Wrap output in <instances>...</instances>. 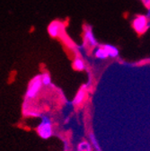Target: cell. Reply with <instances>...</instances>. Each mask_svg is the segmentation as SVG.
I'll return each instance as SVG.
<instances>
[{
  "instance_id": "obj_1",
  "label": "cell",
  "mask_w": 150,
  "mask_h": 151,
  "mask_svg": "<svg viewBox=\"0 0 150 151\" xmlns=\"http://www.w3.org/2000/svg\"><path fill=\"white\" fill-rule=\"evenodd\" d=\"M43 84L42 81V75H37L28 84V87L26 89V93H25V97L26 100L31 101L35 99L42 90Z\"/></svg>"
},
{
  "instance_id": "obj_2",
  "label": "cell",
  "mask_w": 150,
  "mask_h": 151,
  "mask_svg": "<svg viewBox=\"0 0 150 151\" xmlns=\"http://www.w3.org/2000/svg\"><path fill=\"white\" fill-rule=\"evenodd\" d=\"M38 135L43 139H49L53 135V124L49 116H42V122L36 127Z\"/></svg>"
},
{
  "instance_id": "obj_3",
  "label": "cell",
  "mask_w": 150,
  "mask_h": 151,
  "mask_svg": "<svg viewBox=\"0 0 150 151\" xmlns=\"http://www.w3.org/2000/svg\"><path fill=\"white\" fill-rule=\"evenodd\" d=\"M132 27L138 34H144L148 29L147 17L143 14H138L132 21Z\"/></svg>"
},
{
  "instance_id": "obj_4",
  "label": "cell",
  "mask_w": 150,
  "mask_h": 151,
  "mask_svg": "<svg viewBox=\"0 0 150 151\" xmlns=\"http://www.w3.org/2000/svg\"><path fill=\"white\" fill-rule=\"evenodd\" d=\"M84 42L85 44L89 48L95 49L96 47H98V42L90 25H85L84 28Z\"/></svg>"
},
{
  "instance_id": "obj_5",
  "label": "cell",
  "mask_w": 150,
  "mask_h": 151,
  "mask_svg": "<svg viewBox=\"0 0 150 151\" xmlns=\"http://www.w3.org/2000/svg\"><path fill=\"white\" fill-rule=\"evenodd\" d=\"M64 30V24L59 21H53L48 26V32L52 38H57Z\"/></svg>"
},
{
  "instance_id": "obj_6",
  "label": "cell",
  "mask_w": 150,
  "mask_h": 151,
  "mask_svg": "<svg viewBox=\"0 0 150 151\" xmlns=\"http://www.w3.org/2000/svg\"><path fill=\"white\" fill-rule=\"evenodd\" d=\"M86 94H87V86L83 85L79 88L78 93H76V96H75V97L73 99V104L76 106L81 105L86 98Z\"/></svg>"
},
{
  "instance_id": "obj_7",
  "label": "cell",
  "mask_w": 150,
  "mask_h": 151,
  "mask_svg": "<svg viewBox=\"0 0 150 151\" xmlns=\"http://www.w3.org/2000/svg\"><path fill=\"white\" fill-rule=\"evenodd\" d=\"M103 47L106 50L109 58L115 59V58H117V57H119L120 51H119V50H118V48L116 46L111 45V44H104V45H103Z\"/></svg>"
},
{
  "instance_id": "obj_8",
  "label": "cell",
  "mask_w": 150,
  "mask_h": 151,
  "mask_svg": "<svg viewBox=\"0 0 150 151\" xmlns=\"http://www.w3.org/2000/svg\"><path fill=\"white\" fill-rule=\"evenodd\" d=\"M93 56H95V58L98 59V60H106V59L109 58V56H108L106 50H104V48L103 46L96 47L95 50H93Z\"/></svg>"
},
{
  "instance_id": "obj_9",
  "label": "cell",
  "mask_w": 150,
  "mask_h": 151,
  "mask_svg": "<svg viewBox=\"0 0 150 151\" xmlns=\"http://www.w3.org/2000/svg\"><path fill=\"white\" fill-rule=\"evenodd\" d=\"M72 66L74 69L77 71H84L85 69V63L80 57H76V58H75V60H73Z\"/></svg>"
},
{
  "instance_id": "obj_10",
  "label": "cell",
  "mask_w": 150,
  "mask_h": 151,
  "mask_svg": "<svg viewBox=\"0 0 150 151\" xmlns=\"http://www.w3.org/2000/svg\"><path fill=\"white\" fill-rule=\"evenodd\" d=\"M93 146L91 142L87 140H82L78 144L77 150L78 151H93Z\"/></svg>"
},
{
  "instance_id": "obj_11",
  "label": "cell",
  "mask_w": 150,
  "mask_h": 151,
  "mask_svg": "<svg viewBox=\"0 0 150 151\" xmlns=\"http://www.w3.org/2000/svg\"><path fill=\"white\" fill-rule=\"evenodd\" d=\"M42 81L43 86H51V77H50V73L44 72L42 74Z\"/></svg>"
},
{
  "instance_id": "obj_12",
  "label": "cell",
  "mask_w": 150,
  "mask_h": 151,
  "mask_svg": "<svg viewBox=\"0 0 150 151\" xmlns=\"http://www.w3.org/2000/svg\"><path fill=\"white\" fill-rule=\"evenodd\" d=\"M89 139H90V141H91V144H92V146L95 147V149L96 150V151H101V147H100V146H99V144H98V142H97V139H96V138H95V134L93 133H89Z\"/></svg>"
},
{
  "instance_id": "obj_13",
  "label": "cell",
  "mask_w": 150,
  "mask_h": 151,
  "mask_svg": "<svg viewBox=\"0 0 150 151\" xmlns=\"http://www.w3.org/2000/svg\"><path fill=\"white\" fill-rule=\"evenodd\" d=\"M27 116H31V117H39L42 116L38 111H27L26 112H24Z\"/></svg>"
}]
</instances>
